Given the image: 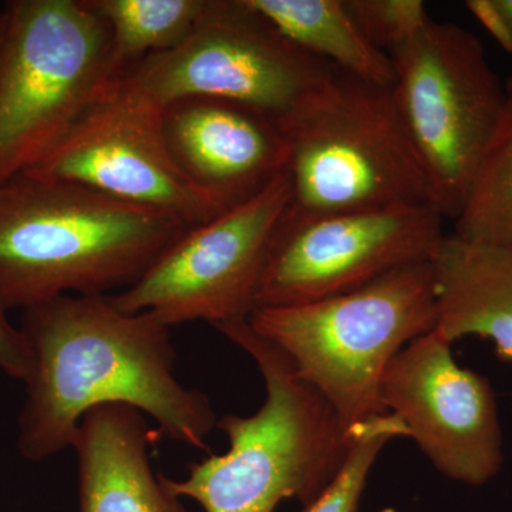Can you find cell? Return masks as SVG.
Segmentation results:
<instances>
[{"mask_svg": "<svg viewBox=\"0 0 512 512\" xmlns=\"http://www.w3.org/2000/svg\"><path fill=\"white\" fill-rule=\"evenodd\" d=\"M33 367L19 416L18 450L32 463L73 448L80 423L104 404H126L171 440L207 450L217 416L207 394L175 377L170 328L124 313L110 295H62L23 309Z\"/></svg>", "mask_w": 512, "mask_h": 512, "instance_id": "obj_1", "label": "cell"}, {"mask_svg": "<svg viewBox=\"0 0 512 512\" xmlns=\"http://www.w3.org/2000/svg\"><path fill=\"white\" fill-rule=\"evenodd\" d=\"M190 228L83 185L18 175L0 185V305L126 289Z\"/></svg>", "mask_w": 512, "mask_h": 512, "instance_id": "obj_2", "label": "cell"}, {"mask_svg": "<svg viewBox=\"0 0 512 512\" xmlns=\"http://www.w3.org/2000/svg\"><path fill=\"white\" fill-rule=\"evenodd\" d=\"M215 329L252 357L264 377L265 403L251 416H222L217 427L229 441L227 453L191 463L183 480L163 476L165 485L205 512H274L288 498L312 503L342 467L352 433L248 319Z\"/></svg>", "mask_w": 512, "mask_h": 512, "instance_id": "obj_3", "label": "cell"}, {"mask_svg": "<svg viewBox=\"0 0 512 512\" xmlns=\"http://www.w3.org/2000/svg\"><path fill=\"white\" fill-rule=\"evenodd\" d=\"M278 123L293 210L434 208L429 177L392 87L335 69Z\"/></svg>", "mask_w": 512, "mask_h": 512, "instance_id": "obj_4", "label": "cell"}, {"mask_svg": "<svg viewBox=\"0 0 512 512\" xmlns=\"http://www.w3.org/2000/svg\"><path fill=\"white\" fill-rule=\"evenodd\" d=\"M248 323L288 356L350 431L389 413L380 396L384 370L400 350L436 328L433 266L397 269L316 302L255 309Z\"/></svg>", "mask_w": 512, "mask_h": 512, "instance_id": "obj_5", "label": "cell"}, {"mask_svg": "<svg viewBox=\"0 0 512 512\" xmlns=\"http://www.w3.org/2000/svg\"><path fill=\"white\" fill-rule=\"evenodd\" d=\"M0 42V185L28 173L110 86V33L84 0H12Z\"/></svg>", "mask_w": 512, "mask_h": 512, "instance_id": "obj_6", "label": "cell"}, {"mask_svg": "<svg viewBox=\"0 0 512 512\" xmlns=\"http://www.w3.org/2000/svg\"><path fill=\"white\" fill-rule=\"evenodd\" d=\"M394 100L429 177L434 208L456 220L505 103L481 40L433 19L390 53Z\"/></svg>", "mask_w": 512, "mask_h": 512, "instance_id": "obj_7", "label": "cell"}, {"mask_svg": "<svg viewBox=\"0 0 512 512\" xmlns=\"http://www.w3.org/2000/svg\"><path fill=\"white\" fill-rule=\"evenodd\" d=\"M335 69L289 42L248 0H207L181 45L146 57L121 77L161 109L214 97L279 121Z\"/></svg>", "mask_w": 512, "mask_h": 512, "instance_id": "obj_8", "label": "cell"}, {"mask_svg": "<svg viewBox=\"0 0 512 512\" xmlns=\"http://www.w3.org/2000/svg\"><path fill=\"white\" fill-rule=\"evenodd\" d=\"M444 220L430 205L330 214L288 205L269 244L256 309L320 301L431 262L447 237Z\"/></svg>", "mask_w": 512, "mask_h": 512, "instance_id": "obj_9", "label": "cell"}, {"mask_svg": "<svg viewBox=\"0 0 512 512\" xmlns=\"http://www.w3.org/2000/svg\"><path fill=\"white\" fill-rule=\"evenodd\" d=\"M289 200L284 173L249 200L188 229L137 282L110 295L111 302L124 313H150L168 328L247 320Z\"/></svg>", "mask_w": 512, "mask_h": 512, "instance_id": "obj_10", "label": "cell"}, {"mask_svg": "<svg viewBox=\"0 0 512 512\" xmlns=\"http://www.w3.org/2000/svg\"><path fill=\"white\" fill-rule=\"evenodd\" d=\"M173 215L197 227L222 212L175 164L163 109L124 77L104 89L66 136L28 173Z\"/></svg>", "mask_w": 512, "mask_h": 512, "instance_id": "obj_11", "label": "cell"}, {"mask_svg": "<svg viewBox=\"0 0 512 512\" xmlns=\"http://www.w3.org/2000/svg\"><path fill=\"white\" fill-rule=\"evenodd\" d=\"M380 396L433 466L451 480L483 485L503 466L493 387L457 365L437 330L414 339L384 370Z\"/></svg>", "mask_w": 512, "mask_h": 512, "instance_id": "obj_12", "label": "cell"}, {"mask_svg": "<svg viewBox=\"0 0 512 512\" xmlns=\"http://www.w3.org/2000/svg\"><path fill=\"white\" fill-rule=\"evenodd\" d=\"M171 157L222 211L249 200L285 173L278 121L235 101L190 97L163 107Z\"/></svg>", "mask_w": 512, "mask_h": 512, "instance_id": "obj_13", "label": "cell"}, {"mask_svg": "<svg viewBox=\"0 0 512 512\" xmlns=\"http://www.w3.org/2000/svg\"><path fill=\"white\" fill-rule=\"evenodd\" d=\"M160 431L126 404L90 410L74 441L79 512H190L151 467Z\"/></svg>", "mask_w": 512, "mask_h": 512, "instance_id": "obj_14", "label": "cell"}, {"mask_svg": "<svg viewBox=\"0 0 512 512\" xmlns=\"http://www.w3.org/2000/svg\"><path fill=\"white\" fill-rule=\"evenodd\" d=\"M431 266L434 330L450 343L470 335L491 339L498 359L512 362V245L447 235Z\"/></svg>", "mask_w": 512, "mask_h": 512, "instance_id": "obj_15", "label": "cell"}, {"mask_svg": "<svg viewBox=\"0 0 512 512\" xmlns=\"http://www.w3.org/2000/svg\"><path fill=\"white\" fill-rule=\"evenodd\" d=\"M289 42L336 69L392 87V59L373 46L345 0H248Z\"/></svg>", "mask_w": 512, "mask_h": 512, "instance_id": "obj_16", "label": "cell"}, {"mask_svg": "<svg viewBox=\"0 0 512 512\" xmlns=\"http://www.w3.org/2000/svg\"><path fill=\"white\" fill-rule=\"evenodd\" d=\"M110 33L111 83L141 60L168 52L191 35L207 0H84Z\"/></svg>", "mask_w": 512, "mask_h": 512, "instance_id": "obj_17", "label": "cell"}, {"mask_svg": "<svg viewBox=\"0 0 512 512\" xmlns=\"http://www.w3.org/2000/svg\"><path fill=\"white\" fill-rule=\"evenodd\" d=\"M464 241L512 245V74L505 103L471 180L454 234Z\"/></svg>", "mask_w": 512, "mask_h": 512, "instance_id": "obj_18", "label": "cell"}, {"mask_svg": "<svg viewBox=\"0 0 512 512\" xmlns=\"http://www.w3.org/2000/svg\"><path fill=\"white\" fill-rule=\"evenodd\" d=\"M348 456L333 480L303 512H357L367 477L383 447L396 437H407L400 419L392 413L373 417L350 429Z\"/></svg>", "mask_w": 512, "mask_h": 512, "instance_id": "obj_19", "label": "cell"}, {"mask_svg": "<svg viewBox=\"0 0 512 512\" xmlns=\"http://www.w3.org/2000/svg\"><path fill=\"white\" fill-rule=\"evenodd\" d=\"M345 5L366 39L387 55L431 20L421 0H345Z\"/></svg>", "mask_w": 512, "mask_h": 512, "instance_id": "obj_20", "label": "cell"}, {"mask_svg": "<svg viewBox=\"0 0 512 512\" xmlns=\"http://www.w3.org/2000/svg\"><path fill=\"white\" fill-rule=\"evenodd\" d=\"M6 313L8 309L0 305V370L26 382L32 373V352L22 330L10 323Z\"/></svg>", "mask_w": 512, "mask_h": 512, "instance_id": "obj_21", "label": "cell"}, {"mask_svg": "<svg viewBox=\"0 0 512 512\" xmlns=\"http://www.w3.org/2000/svg\"><path fill=\"white\" fill-rule=\"evenodd\" d=\"M466 8L484 26V29L497 40L505 52L512 55V37L503 13L495 5V0H467Z\"/></svg>", "mask_w": 512, "mask_h": 512, "instance_id": "obj_22", "label": "cell"}, {"mask_svg": "<svg viewBox=\"0 0 512 512\" xmlns=\"http://www.w3.org/2000/svg\"><path fill=\"white\" fill-rule=\"evenodd\" d=\"M495 5H497V8L503 13L512 37V0H495Z\"/></svg>", "mask_w": 512, "mask_h": 512, "instance_id": "obj_23", "label": "cell"}, {"mask_svg": "<svg viewBox=\"0 0 512 512\" xmlns=\"http://www.w3.org/2000/svg\"><path fill=\"white\" fill-rule=\"evenodd\" d=\"M6 19L5 13L0 12V42H2L3 33H5Z\"/></svg>", "mask_w": 512, "mask_h": 512, "instance_id": "obj_24", "label": "cell"}]
</instances>
